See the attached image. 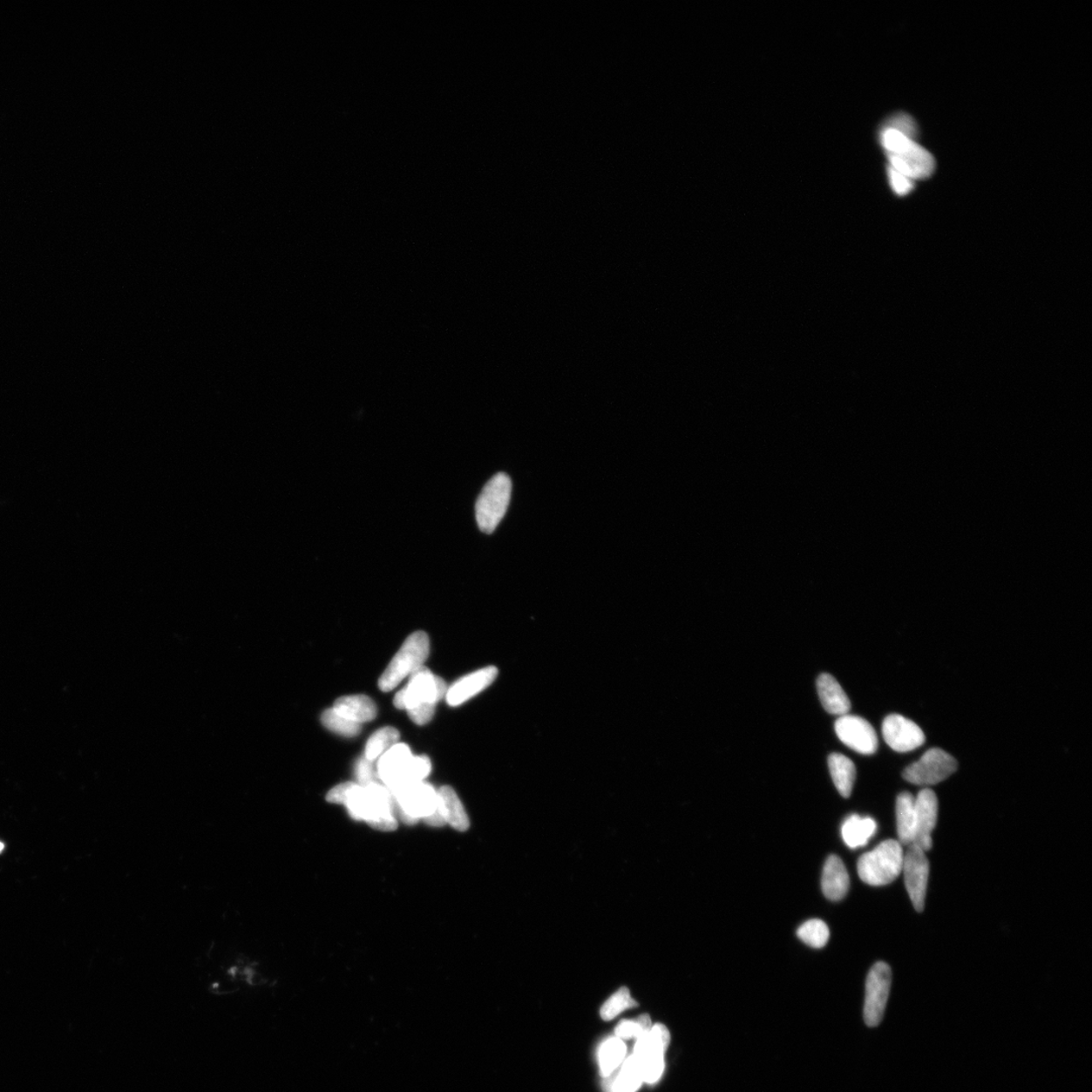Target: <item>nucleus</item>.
<instances>
[{"label":"nucleus","instance_id":"1","mask_svg":"<svg viewBox=\"0 0 1092 1092\" xmlns=\"http://www.w3.org/2000/svg\"><path fill=\"white\" fill-rule=\"evenodd\" d=\"M881 147L885 151L889 167L913 181L926 180L935 172L936 161L929 151L892 128L880 130Z\"/></svg>","mask_w":1092,"mask_h":1092},{"label":"nucleus","instance_id":"2","mask_svg":"<svg viewBox=\"0 0 1092 1092\" xmlns=\"http://www.w3.org/2000/svg\"><path fill=\"white\" fill-rule=\"evenodd\" d=\"M344 805L352 818L364 820L372 829L393 831L397 828L393 795L380 783L366 787L356 783Z\"/></svg>","mask_w":1092,"mask_h":1092},{"label":"nucleus","instance_id":"3","mask_svg":"<svg viewBox=\"0 0 1092 1092\" xmlns=\"http://www.w3.org/2000/svg\"><path fill=\"white\" fill-rule=\"evenodd\" d=\"M904 858L902 844L894 839H887L858 858V874L864 883L871 886L890 885L901 874Z\"/></svg>","mask_w":1092,"mask_h":1092},{"label":"nucleus","instance_id":"4","mask_svg":"<svg viewBox=\"0 0 1092 1092\" xmlns=\"http://www.w3.org/2000/svg\"><path fill=\"white\" fill-rule=\"evenodd\" d=\"M429 652L431 641L424 631H417L410 635L378 681L380 689L383 692L393 690L424 664Z\"/></svg>","mask_w":1092,"mask_h":1092},{"label":"nucleus","instance_id":"5","mask_svg":"<svg viewBox=\"0 0 1092 1092\" xmlns=\"http://www.w3.org/2000/svg\"><path fill=\"white\" fill-rule=\"evenodd\" d=\"M512 483L506 473L499 472L485 484L476 503L478 526L484 533L490 534L506 515L510 504Z\"/></svg>","mask_w":1092,"mask_h":1092},{"label":"nucleus","instance_id":"6","mask_svg":"<svg viewBox=\"0 0 1092 1092\" xmlns=\"http://www.w3.org/2000/svg\"><path fill=\"white\" fill-rule=\"evenodd\" d=\"M394 797L396 817L403 823L415 824L439 810L437 791L421 781L390 792Z\"/></svg>","mask_w":1092,"mask_h":1092},{"label":"nucleus","instance_id":"7","mask_svg":"<svg viewBox=\"0 0 1092 1092\" xmlns=\"http://www.w3.org/2000/svg\"><path fill=\"white\" fill-rule=\"evenodd\" d=\"M957 768L954 757L943 749H932L905 770L904 778L915 785H935L948 779Z\"/></svg>","mask_w":1092,"mask_h":1092},{"label":"nucleus","instance_id":"8","mask_svg":"<svg viewBox=\"0 0 1092 1092\" xmlns=\"http://www.w3.org/2000/svg\"><path fill=\"white\" fill-rule=\"evenodd\" d=\"M892 969L885 962L876 963L871 968L866 982V997L864 1005V1021L870 1028L880 1024L887 1006Z\"/></svg>","mask_w":1092,"mask_h":1092},{"label":"nucleus","instance_id":"9","mask_svg":"<svg viewBox=\"0 0 1092 1092\" xmlns=\"http://www.w3.org/2000/svg\"><path fill=\"white\" fill-rule=\"evenodd\" d=\"M907 847L902 872L905 874V887L912 905L917 912H921L925 910L930 865L926 851L918 845L911 844Z\"/></svg>","mask_w":1092,"mask_h":1092},{"label":"nucleus","instance_id":"10","mask_svg":"<svg viewBox=\"0 0 1092 1092\" xmlns=\"http://www.w3.org/2000/svg\"><path fill=\"white\" fill-rule=\"evenodd\" d=\"M835 729L839 740L858 754L873 755L878 749V737L866 719L849 715L839 716Z\"/></svg>","mask_w":1092,"mask_h":1092},{"label":"nucleus","instance_id":"11","mask_svg":"<svg viewBox=\"0 0 1092 1092\" xmlns=\"http://www.w3.org/2000/svg\"><path fill=\"white\" fill-rule=\"evenodd\" d=\"M448 688L445 682L435 676L429 668L421 667L410 675L408 685L405 687V709H412L420 704H437L439 700L446 696Z\"/></svg>","mask_w":1092,"mask_h":1092},{"label":"nucleus","instance_id":"12","mask_svg":"<svg viewBox=\"0 0 1092 1092\" xmlns=\"http://www.w3.org/2000/svg\"><path fill=\"white\" fill-rule=\"evenodd\" d=\"M882 734L888 746L899 753L911 752L923 746L926 741L924 731L917 723L899 715L885 719Z\"/></svg>","mask_w":1092,"mask_h":1092},{"label":"nucleus","instance_id":"13","mask_svg":"<svg viewBox=\"0 0 1092 1092\" xmlns=\"http://www.w3.org/2000/svg\"><path fill=\"white\" fill-rule=\"evenodd\" d=\"M915 838L912 844L924 851L933 847L932 832L937 824L939 804L935 792L929 788L914 797Z\"/></svg>","mask_w":1092,"mask_h":1092},{"label":"nucleus","instance_id":"14","mask_svg":"<svg viewBox=\"0 0 1092 1092\" xmlns=\"http://www.w3.org/2000/svg\"><path fill=\"white\" fill-rule=\"evenodd\" d=\"M498 676V668L490 666L473 672L468 676L459 679L446 693L447 703L451 706L462 705L478 693L487 689L493 684Z\"/></svg>","mask_w":1092,"mask_h":1092},{"label":"nucleus","instance_id":"15","mask_svg":"<svg viewBox=\"0 0 1092 1092\" xmlns=\"http://www.w3.org/2000/svg\"><path fill=\"white\" fill-rule=\"evenodd\" d=\"M850 887V878L844 864L838 856L831 855L826 860L823 871L822 888L826 899L838 901L844 899Z\"/></svg>","mask_w":1092,"mask_h":1092},{"label":"nucleus","instance_id":"16","mask_svg":"<svg viewBox=\"0 0 1092 1092\" xmlns=\"http://www.w3.org/2000/svg\"><path fill=\"white\" fill-rule=\"evenodd\" d=\"M817 691L824 709L831 715L843 716L848 715L851 702L847 694L838 682L830 674H822L817 682Z\"/></svg>","mask_w":1092,"mask_h":1092},{"label":"nucleus","instance_id":"17","mask_svg":"<svg viewBox=\"0 0 1092 1092\" xmlns=\"http://www.w3.org/2000/svg\"><path fill=\"white\" fill-rule=\"evenodd\" d=\"M332 709L340 716L359 724L374 721L377 715L375 702L364 695L341 697L334 703Z\"/></svg>","mask_w":1092,"mask_h":1092},{"label":"nucleus","instance_id":"18","mask_svg":"<svg viewBox=\"0 0 1092 1092\" xmlns=\"http://www.w3.org/2000/svg\"><path fill=\"white\" fill-rule=\"evenodd\" d=\"M437 794L439 810L445 823L458 831H468L469 817L456 791L450 786H444L439 789Z\"/></svg>","mask_w":1092,"mask_h":1092},{"label":"nucleus","instance_id":"19","mask_svg":"<svg viewBox=\"0 0 1092 1092\" xmlns=\"http://www.w3.org/2000/svg\"><path fill=\"white\" fill-rule=\"evenodd\" d=\"M877 824L873 818L853 814L842 825V838L851 849L862 848L875 835Z\"/></svg>","mask_w":1092,"mask_h":1092},{"label":"nucleus","instance_id":"20","mask_svg":"<svg viewBox=\"0 0 1092 1092\" xmlns=\"http://www.w3.org/2000/svg\"><path fill=\"white\" fill-rule=\"evenodd\" d=\"M829 768L838 793L849 798L856 780L855 763L844 755L833 753L829 756Z\"/></svg>","mask_w":1092,"mask_h":1092},{"label":"nucleus","instance_id":"21","mask_svg":"<svg viewBox=\"0 0 1092 1092\" xmlns=\"http://www.w3.org/2000/svg\"><path fill=\"white\" fill-rule=\"evenodd\" d=\"M896 824L901 844L911 845L915 838L914 797L910 792L899 795L896 801Z\"/></svg>","mask_w":1092,"mask_h":1092},{"label":"nucleus","instance_id":"22","mask_svg":"<svg viewBox=\"0 0 1092 1092\" xmlns=\"http://www.w3.org/2000/svg\"><path fill=\"white\" fill-rule=\"evenodd\" d=\"M607 1078V1092H635L641 1088L642 1081L639 1059L631 1055L623 1062L617 1075Z\"/></svg>","mask_w":1092,"mask_h":1092},{"label":"nucleus","instance_id":"23","mask_svg":"<svg viewBox=\"0 0 1092 1092\" xmlns=\"http://www.w3.org/2000/svg\"><path fill=\"white\" fill-rule=\"evenodd\" d=\"M411 757V750H410L407 744L397 743L396 746L382 755L380 760H378L376 769L378 780H381L387 786Z\"/></svg>","mask_w":1092,"mask_h":1092},{"label":"nucleus","instance_id":"24","mask_svg":"<svg viewBox=\"0 0 1092 1092\" xmlns=\"http://www.w3.org/2000/svg\"><path fill=\"white\" fill-rule=\"evenodd\" d=\"M431 772V762L428 756H412L386 787L390 792H393L397 789L424 780Z\"/></svg>","mask_w":1092,"mask_h":1092},{"label":"nucleus","instance_id":"25","mask_svg":"<svg viewBox=\"0 0 1092 1092\" xmlns=\"http://www.w3.org/2000/svg\"><path fill=\"white\" fill-rule=\"evenodd\" d=\"M670 1040V1032L668 1028L664 1025L656 1024L650 1028L646 1036L637 1040L634 1054L639 1058L665 1056Z\"/></svg>","mask_w":1092,"mask_h":1092},{"label":"nucleus","instance_id":"26","mask_svg":"<svg viewBox=\"0 0 1092 1092\" xmlns=\"http://www.w3.org/2000/svg\"><path fill=\"white\" fill-rule=\"evenodd\" d=\"M625 1054H627V1046L621 1039L617 1037L605 1041L600 1047L599 1064L605 1078L614 1075L618 1066L622 1064Z\"/></svg>","mask_w":1092,"mask_h":1092},{"label":"nucleus","instance_id":"27","mask_svg":"<svg viewBox=\"0 0 1092 1092\" xmlns=\"http://www.w3.org/2000/svg\"><path fill=\"white\" fill-rule=\"evenodd\" d=\"M400 740V732L394 728H383L372 735L366 743L365 757L374 762L390 749L396 746Z\"/></svg>","mask_w":1092,"mask_h":1092},{"label":"nucleus","instance_id":"28","mask_svg":"<svg viewBox=\"0 0 1092 1092\" xmlns=\"http://www.w3.org/2000/svg\"><path fill=\"white\" fill-rule=\"evenodd\" d=\"M798 938L812 948H823L829 942L830 929L822 919L807 920L797 930Z\"/></svg>","mask_w":1092,"mask_h":1092},{"label":"nucleus","instance_id":"29","mask_svg":"<svg viewBox=\"0 0 1092 1092\" xmlns=\"http://www.w3.org/2000/svg\"><path fill=\"white\" fill-rule=\"evenodd\" d=\"M637 1007H639V1003L631 997L628 988L621 987L604 1003L600 1014H601V1018L604 1021H611L624 1012L625 1009Z\"/></svg>","mask_w":1092,"mask_h":1092},{"label":"nucleus","instance_id":"30","mask_svg":"<svg viewBox=\"0 0 1092 1092\" xmlns=\"http://www.w3.org/2000/svg\"><path fill=\"white\" fill-rule=\"evenodd\" d=\"M321 722L326 729L344 736H356L362 731V724L340 716L333 709L324 711Z\"/></svg>","mask_w":1092,"mask_h":1092},{"label":"nucleus","instance_id":"31","mask_svg":"<svg viewBox=\"0 0 1092 1092\" xmlns=\"http://www.w3.org/2000/svg\"><path fill=\"white\" fill-rule=\"evenodd\" d=\"M652 1021L648 1014H642L634 1021H623L617 1026L615 1034L621 1040H639L650 1031Z\"/></svg>","mask_w":1092,"mask_h":1092},{"label":"nucleus","instance_id":"32","mask_svg":"<svg viewBox=\"0 0 1092 1092\" xmlns=\"http://www.w3.org/2000/svg\"><path fill=\"white\" fill-rule=\"evenodd\" d=\"M636 1058L640 1061L643 1082L652 1084L658 1082L665 1069V1056Z\"/></svg>","mask_w":1092,"mask_h":1092},{"label":"nucleus","instance_id":"33","mask_svg":"<svg viewBox=\"0 0 1092 1092\" xmlns=\"http://www.w3.org/2000/svg\"><path fill=\"white\" fill-rule=\"evenodd\" d=\"M885 127L892 128L901 132L908 138L913 139L918 137V125L914 119L906 115V113H896V115L888 119L885 124Z\"/></svg>","mask_w":1092,"mask_h":1092},{"label":"nucleus","instance_id":"34","mask_svg":"<svg viewBox=\"0 0 1092 1092\" xmlns=\"http://www.w3.org/2000/svg\"><path fill=\"white\" fill-rule=\"evenodd\" d=\"M356 775L357 784L363 787L369 786L372 783H377L378 776L374 767V762L366 759V757H363V759L357 762Z\"/></svg>","mask_w":1092,"mask_h":1092},{"label":"nucleus","instance_id":"35","mask_svg":"<svg viewBox=\"0 0 1092 1092\" xmlns=\"http://www.w3.org/2000/svg\"><path fill=\"white\" fill-rule=\"evenodd\" d=\"M888 179L890 187L898 195H905L910 193L914 187V181L906 178L905 175L895 172L892 168L888 167Z\"/></svg>","mask_w":1092,"mask_h":1092},{"label":"nucleus","instance_id":"36","mask_svg":"<svg viewBox=\"0 0 1092 1092\" xmlns=\"http://www.w3.org/2000/svg\"><path fill=\"white\" fill-rule=\"evenodd\" d=\"M435 709H437V704L425 703L416 706L414 709L407 711L410 719H411L414 723L425 725L432 721Z\"/></svg>","mask_w":1092,"mask_h":1092},{"label":"nucleus","instance_id":"37","mask_svg":"<svg viewBox=\"0 0 1092 1092\" xmlns=\"http://www.w3.org/2000/svg\"><path fill=\"white\" fill-rule=\"evenodd\" d=\"M356 783L346 782L343 784L337 785L328 792L326 800L330 804H344L351 789L355 787Z\"/></svg>","mask_w":1092,"mask_h":1092},{"label":"nucleus","instance_id":"38","mask_svg":"<svg viewBox=\"0 0 1092 1092\" xmlns=\"http://www.w3.org/2000/svg\"><path fill=\"white\" fill-rule=\"evenodd\" d=\"M394 705L397 709L405 710V688L397 693L394 699Z\"/></svg>","mask_w":1092,"mask_h":1092},{"label":"nucleus","instance_id":"39","mask_svg":"<svg viewBox=\"0 0 1092 1092\" xmlns=\"http://www.w3.org/2000/svg\"><path fill=\"white\" fill-rule=\"evenodd\" d=\"M3 848H4V844L2 842H0V851H2Z\"/></svg>","mask_w":1092,"mask_h":1092}]
</instances>
